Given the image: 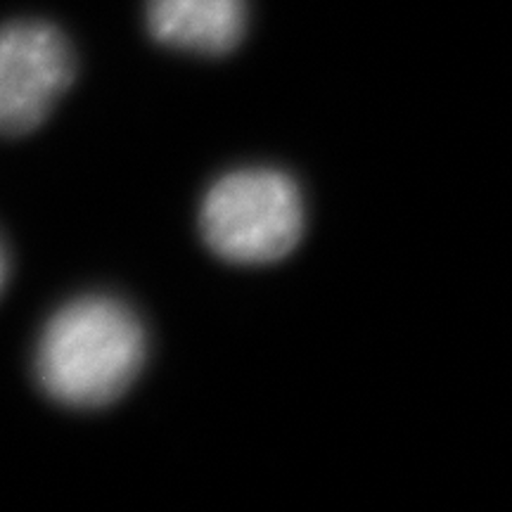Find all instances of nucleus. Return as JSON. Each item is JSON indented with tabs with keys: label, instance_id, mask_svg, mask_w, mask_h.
I'll return each instance as SVG.
<instances>
[{
	"label": "nucleus",
	"instance_id": "nucleus-1",
	"mask_svg": "<svg viewBox=\"0 0 512 512\" xmlns=\"http://www.w3.org/2000/svg\"><path fill=\"white\" fill-rule=\"evenodd\" d=\"M143 320L124 302L91 294L62 306L36 344L34 375L50 401L95 411L119 401L145 366Z\"/></svg>",
	"mask_w": 512,
	"mask_h": 512
},
{
	"label": "nucleus",
	"instance_id": "nucleus-4",
	"mask_svg": "<svg viewBox=\"0 0 512 512\" xmlns=\"http://www.w3.org/2000/svg\"><path fill=\"white\" fill-rule=\"evenodd\" d=\"M147 29L166 48L221 57L247 31V0H147Z\"/></svg>",
	"mask_w": 512,
	"mask_h": 512
},
{
	"label": "nucleus",
	"instance_id": "nucleus-5",
	"mask_svg": "<svg viewBox=\"0 0 512 512\" xmlns=\"http://www.w3.org/2000/svg\"><path fill=\"white\" fill-rule=\"evenodd\" d=\"M5 278H8V254H5V247L0 245V292H3Z\"/></svg>",
	"mask_w": 512,
	"mask_h": 512
},
{
	"label": "nucleus",
	"instance_id": "nucleus-3",
	"mask_svg": "<svg viewBox=\"0 0 512 512\" xmlns=\"http://www.w3.org/2000/svg\"><path fill=\"white\" fill-rule=\"evenodd\" d=\"M76 76L72 43L55 24L19 19L0 27V136L36 131Z\"/></svg>",
	"mask_w": 512,
	"mask_h": 512
},
{
	"label": "nucleus",
	"instance_id": "nucleus-2",
	"mask_svg": "<svg viewBox=\"0 0 512 512\" xmlns=\"http://www.w3.org/2000/svg\"><path fill=\"white\" fill-rule=\"evenodd\" d=\"M304 223L299 185L285 171L266 166L221 176L200 207L204 245L238 266L283 261L302 242Z\"/></svg>",
	"mask_w": 512,
	"mask_h": 512
}]
</instances>
